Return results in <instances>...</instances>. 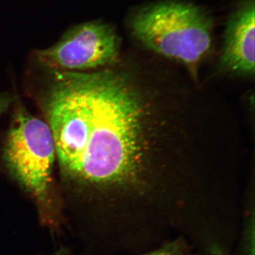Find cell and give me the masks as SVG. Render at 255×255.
Masks as SVG:
<instances>
[{
	"mask_svg": "<svg viewBox=\"0 0 255 255\" xmlns=\"http://www.w3.org/2000/svg\"><path fill=\"white\" fill-rule=\"evenodd\" d=\"M47 74L38 103L54 140L65 227L95 248L145 239L167 218L170 193L140 164V97L112 70Z\"/></svg>",
	"mask_w": 255,
	"mask_h": 255,
	"instance_id": "obj_1",
	"label": "cell"
},
{
	"mask_svg": "<svg viewBox=\"0 0 255 255\" xmlns=\"http://www.w3.org/2000/svg\"><path fill=\"white\" fill-rule=\"evenodd\" d=\"M3 145L6 172L36 207L42 227L60 235L65 227L63 201L54 180V140L45 121L18 101Z\"/></svg>",
	"mask_w": 255,
	"mask_h": 255,
	"instance_id": "obj_2",
	"label": "cell"
},
{
	"mask_svg": "<svg viewBox=\"0 0 255 255\" xmlns=\"http://www.w3.org/2000/svg\"><path fill=\"white\" fill-rule=\"evenodd\" d=\"M128 27L142 46L181 62L194 75L212 47V16L187 1L167 0L142 6L129 18Z\"/></svg>",
	"mask_w": 255,
	"mask_h": 255,
	"instance_id": "obj_3",
	"label": "cell"
},
{
	"mask_svg": "<svg viewBox=\"0 0 255 255\" xmlns=\"http://www.w3.org/2000/svg\"><path fill=\"white\" fill-rule=\"evenodd\" d=\"M119 47L111 25L92 21L70 28L58 43L38 50L35 56L46 72H91L113 63Z\"/></svg>",
	"mask_w": 255,
	"mask_h": 255,
	"instance_id": "obj_4",
	"label": "cell"
},
{
	"mask_svg": "<svg viewBox=\"0 0 255 255\" xmlns=\"http://www.w3.org/2000/svg\"><path fill=\"white\" fill-rule=\"evenodd\" d=\"M221 67L233 74H255V0H242L226 23Z\"/></svg>",
	"mask_w": 255,
	"mask_h": 255,
	"instance_id": "obj_5",
	"label": "cell"
},
{
	"mask_svg": "<svg viewBox=\"0 0 255 255\" xmlns=\"http://www.w3.org/2000/svg\"><path fill=\"white\" fill-rule=\"evenodd\" d=\"M231 255H255V207L253 194H248L243 204L239 231Z\"/></svg>",
	"mask_w": 255,
	"mask_h": 255,
	"instance_id": "obj_6",
	"label": "cell"
},
{
	"mask_svg": "<svg viewBox=\"0 0 255 255\" xmlns=\"http://www.w3.org/2000/svg\"><path fill=\"white\" fill-rule=\"evenodd\" d=\"M137 255H203L184 238L178 237Z\"/></svg>",
	"mask_w": 255,
	"mask_h": 255,
	"instance_id": "obj_7",
	"label": "cell"
},
{
	"mask_svg": "<svg viewBox=\"0 0 255 255\" xmlns=\"http://www.w3.org/2000/svg\"><path fill=\"white\" fill-rule=\"evenodd\" d=\"M12 102V97L9 94L0 92V117L9 110Z\"/></svg>",
	"mask_w": 255,
	"mask_h": 255,
	"instance_id": "obj_8",
	"label": "cell"
},
{
	"mask_svg": "<svg viewBox=\"0 0 255 255\" xmlns=\"http://www.w3.org/2000/svg\"><path fill=\"white\" fill-rule=\"evenodd\" d=\"M46 255H75L71 250L66 248V247H60L58 249L52 252L50 254Z\"/></svg>",
	"mask_w": 255,
	"mask_h": 255,
	"instance_id": "obj_9",
	"label": "cell"
}]
</instances>
